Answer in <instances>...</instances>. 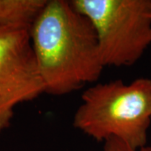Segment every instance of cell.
<instances>
[{"instance_id":"cell-1","label":"cell","mask_w":151,"mask_h":151,"mask_svg":"<svg viewBox=\"0 0 151 151\" xmlns=\"http://www.w3.org/2000/svg\"><path fill=\"white\" fill-rule=\"evenodd\" d=\"M29 36L45 93L62 96L99 79L104 65L96 30L70 1L48 0Z\"/></svg>"},{"instance_id":"cell-2","label":"cell","mask_w":151,"mask_h":151,"mask_svg":"<svg viewBox=\"0 0 151 151\" xmlns=\"http://www.w3.org/2000/svg\"><path fill=\"white\" fill-rule=\"evenodd\" d=\"M151 124V80L97 83L81 95L73 126L97 142L123 141L135 150L147 145Z\"/></svg>"},{"instance_id":"cell-3","label":"cell","mask_w":151,"mask_h":151,"mask_svg":"<svg viewBox=\"0 0 151 151\" xmlns=\"http://www.w3.org/2000/svg\"><path fill=\"white\" fill-rule=\"evenodd\" d=\"M96 30L105 66L135 64L151 45V0H71Z\"/></svg>"},{"instance_id":"cell-4","label":"cell","mask_w":151,"mask_h":151,"mask_svg":"<svg viewBox=\"0 0 151 151\" xmlns=\"http://www.w3.org/2000/svg\"><path fill=\"white\" fill-rule=\"evenodd\" d=\"M42 93L29 28L0 25V133L10 126L18 105Z\"/></svg>"},{"instance_id":"cell-5","label":"cell","mask_w":151,"mask_h":151,"mask_svg":"<svg viewBox=\"0 0 151 151\" xmlns=\"http://www.w3.org/2000/svg\"><path fill=\"white\" fill-rule=\"evenodd\" d=\"M48 0H0V25L31 27Z\"/></svg>"},{"instance_id":"cell-6","label":"cell","mask_w":151,"mask_h":151,"mask_svg":"<svg viewBox=\"0 0 151 151\" xmlns=\"http://www.w3.org/2000/svg\"><path fill=\"white\" fill-rule=\"evenodd\" d=\"M103 151H151V146L146 145L139 150H135L123 141L117 139H110L104 142Z\"/></svg>"},{"instance_id":"cell-7","label":"cell","mask_w":151,"mask_h":151,"mask_svg":"<svg viewBox=\"0 0 151 151\" xmlns=\"http://www.w3.org/2000/svg\"><path fill=\"white\" fill-rule=\"evenodd\" d=\"M150 14H151V11H150Z\"/></svg>"}]
</instances>
